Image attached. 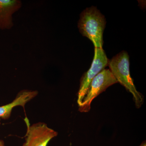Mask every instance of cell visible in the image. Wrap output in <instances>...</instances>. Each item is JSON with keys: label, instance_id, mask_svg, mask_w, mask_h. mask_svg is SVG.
Instances as JSON below:
<instances>
[{"label": "cell", "instance_id": "277c9868", "mask_svg": "<svg viewBox=\"0 0 146 146\" xmlns=\"http://www.w3.org/2000/svg\"><path fill=\"white\" fill-rule=\"evenodd\" d=\"M108 60L104 50L95 48L94 60L89 70L84 73L80 81L79 89L78 93L77 103L81 105L87 93L91 82L108 65Z\"/></svg>", "mask_w": 146, "mask_h": 146}, {"label": "cell", "instance_id": "9c48e42d", "mask_svg": "<svg viewBox=\"0 0 146 146\" xmlns=\"http://www.w3.org/2000/svg\"><path fill=\"white\" fill-rule=\"evenodd\" d=\"M139 146H146V141H143V143H142V144H141V145Z\"/></svg>", "mask_w": 146, "mask_h": 146}, {"label": "cell", "instance_id": "7a4b0ae2", "mask_svg": "<svg viewBox=\"0 0 146 146\" xmlns=\"http://www.w3.org/2000/svg\"><path fill=\"white\" fill-rule=\"evenodd\" d=\"M109 70L116 80L133 95L135 106L140 108L143 104L144 96L137 91L131 76L129 56L127 52L122 51L109 60Z\"/></svg>", "mask_w": 146, "mask_h": 146}, {"label": "cell", "instance_id": "6da1fadb", "mask_svg": "<svg viewBox=\"0 0 146 146\" xmlns=\"http://www.w3.org/2000/svg\"><path fill=\"white\" fill-rule=\"evenodd\" d=\"M106 24L104 16L96 7L92 6L84 9L80 14L78 28L82 36L90 39L95 48H102Z\"/></svg>", "mask_w": 146, "mask_h": 146}, {"label": "cell", "instance_id": "3957f363", "mask_svg": "<svg viewBox=\"0 0 146 146\" xmlns=\"http://www.w3.org/2000/svg\"><path fill=\"white\" fill-rule=\"evenodd\" d=\"M117 82L109 69L102 71L91 82L81 105L78 106L79 111L81 112H89L93 100L109 86Z\"/></svg>", "mask_w": 146, "mask_h": 146}, {"label": "cell", "instance_id": "52a82bcc", "mask_svg": "<svg viewBox=\"0 0 146 146\" xmlns=\"http://www.w3.org/2000/svg\"><path fill=\"white\" fill-rule=\"evenodd\" d=\"M38 92L36 91L22 90L18 93L13 102L8 104L0 106V119H8L10 117L13 108L16 106H21L25 108L27 103L35 98Z\"/></svg>", "mask_w": 146, "mask_h": 146}, {"label": "cell", "instance_id": "5b68a950", "mask_svg": "<svg viewBox=\"0 0 146 146\" xmlns=\"http://www.w3.org/2000/svg\"><path fill=\"white\" fill-rule=\"evenodd\" d=\"M25 122L27 129L25 142L23 146H47L50 141L57 136V132L45 123L39 122L30 125L27 119Z\"/></svg>", "mask_w": 146, "mask_h": 146}, {"label": "cell", "instance_id": "ba28073f", "mask_svg": "<svg viewBox=\"0 0 146 146\" xmlns=\"http://www.w3.org/2000/svg\"><path fill=\"white\" fill-rule=\"evenodd\" d=\"M0 146H5L4 142L3 140H0Z\"/></svg>", "mask_w": 146, "mask_h": 146}, {"label": "cell", "instance_id": "8992f818", "mask_svg": "<svg viewBox=\"0 0 146 146\" xmlns=\"http://www.w3.org/2000/svg\"><path fill=\"white\" fill-rule=\"evenodd\" d=\"M18 0H0V29H9L13 26L12 15L21 8Z\"/></svg>", "mask_w": 146, "mask_h": 146}]
</instances>
